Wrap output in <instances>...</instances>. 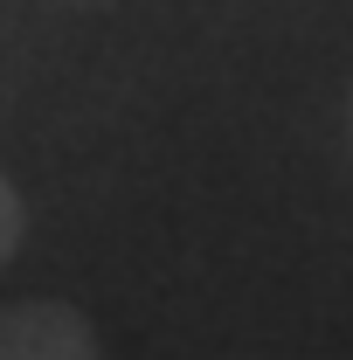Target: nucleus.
<instances>
[{"label":"nucleus","instance_id":"nucleus-1","mask_svg":"<svg viewBox=\"0 0 353 360\" xmlns=\"http://www.w3.org/2000/svg\"><path fill=\"white\" fill-rule=\"evenodd\" d=\"M0 360H97V326L70 298L0 305Z\"/></svg>","mask_w":353,"mask_h":360},{"label":"nucleus","instance_id":"nucleus-2","mask_svg":"<svg viewBox=\"0 0 353 360\" xmlns=\"http://www.w3.org/2000/svg\"><path fill=\"white\" fill-rule=\"evenodd\" d=\"M21 236H28V201H21V187H14V180L0 174V270L14 264Z\"/></svg>","mask_w":353,"mask_h":360}]
</instances>
